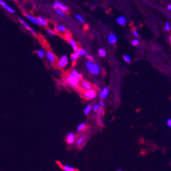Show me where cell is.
<instances>
[{
    "label": "cell",
    "mask_w": 171,
    "mask_h": 171,
    "mask_svg": "<svg viewBox=\"0 0 171 171\" xmlns=\"http://www.w3.org/2000/svg\"><path fill=\"white\" fill-rule=\"evenodd\" d=\"M79 74H80L78 73L77 70L76 69H74L73 72L69 74L68 77L66 78L65 82L68 85H70V86H72V87H76L78 83H79V81L81 80L80 77H79Z\"/></svg>",
    "instance_id": "cell-1"
},
{
    "label": "cell",
    "mask_w": 171,
    "mask_h": 171,
    "mask_svg": "<svg viewBox=\"0 0 171 171\" xmlns=\"http://www.w3.org/2000/svg\"><path fill=\"white\" fill-rule=\"evenodd\" d=\"M96 95H97V94H96V91L92 89H87V90L84 93L85 97L87 98V100L95 98L96 97Z\"/></svg>",
    "instance_id": "cell-2"
},
{
    "label": "cell",
    "mask_w": 171,
    "mask_h": 171,
    "mask_svg": "<svg viewBox=\"0 0 171 171\" xmlns=\"http://www.w3.org/2000/svg\"><path fill=\"white\" fill-rule=\"evenodd\" d=\"M53 8H54L55 9L61 10L62 11L64 12V13L65 12L68 11V7L65 6V5L63 4L62 3L59 2V1H55L54 4H53Z\"/></svg>",
    "instance_id": "cell-3"
},
{
    "label": "cell",
    "mask_w": 171,
    "mask_h": 171,
    "mask_svg": "<svg viewBox=\"0 0 171 171\" xmlns=\"http://www.w3.org/2000/svg\"><path fill=\"white\" fill-rule=\"evenodd\" d=\"M68 63V59L67 56L65 55H63V56L61 57L60 58L59 61H58V65L60 67V68H64V67L66 66Z\"/></svg>",
    "instance_id": "cell-4"
},
{
    "label": "cell",
    "mask_w": 171,
    "mask_h": 171,
    "mask_svg": "<svg viewBox=\"0 0 171 171\" xmlns=\"http://www.w3.org/2000/svg\"><path fill=\"white\" fill-rule=\"evenodd\" d=\"M76 141V136L74 135V133L70 132L66 136V142L69 145H72Z\"/></svg>",
    "instance_id": "cell-5"
},
{
    "label": "cell",
    "mask_w": 171,
    "mask_h": 171,
    "mask_svg": "<svg viewBox=\"0 0 171 171\" xmlns=\"http://www.w3.org/2000/svg\"><path fill=\"white\" fill-rule=\"evenodd\" d=\"M0 5H1V6H2L5 10H6L7 11L9 12V13H15V10H14L13 8H12V7L8 6V5L6 3H5L4 1H3V0H0Z\"/></svg>",
    "instance_id": "cell-6"
},
{
    "label": "cell",
    "mask_w": 171,
    "mask_h": 171,
    "mask_svg": "<svg viewBox=\"0 0 171 171\" xmlns=\"http://www.w3.org/2000/svg\"><path fill=\"white\" fill-rule=\"evenodd\" d=\"M117 41V37L115 34H110L108 36V42L110 44H115Z\"/></svg>",
    "instance_id": "cell-7"
},
{
    "label": "cell",
    "mask_w": 171,
    "mask_h": 171,
    "mask_svg": "<svg viewBox=\"0 0 171 171\" xmlns=\"http://www.w3.org/2000/svg\"><path fill=\"white\" fill-rule=\"evenodd\" d=\"M108 94H109V90L107 87H104L102 90L100 94V97L101 99H105V98H107V96H108Z\"/></svg>",
    "instance_id": "cell-8"
},
{
    "label": "cell",
    "mask_w": 171,
    "mask_h": 171,
    "mask_svg": "<svg viewBox=\"0 0 171 171\" xmlns=\"http://www.w3.org/2000/svg\"><path fill=\"white\" fill-rule=\"evenodd\" d=\"M67 40H68V41L69 42V44H70V46H72V49H74V51H77V50L79 49H78V46H77V42H76L74 40H72L71 38L70 37V36H68V37H67Z\"/></svg>",
    "instance_id": "cell-9"
},
{
    "label": "cell",
    "mask_w": 171,
    "mask_h": 171,
    "mask_svg": "<svg viewBox=\"0 0 171 171\" xmlns=\"http://www.w3.org/2000/svg\"><path fill=\"white\" fill-rule=\"evenodd\" d=\"M46 57H47L48 60L50 62H51V63H55V61H56V57H55L54 54L51 51H48L46 53Z\"/></svg>",
    "instance_id": "cell-10"
},
{
    "label": "cell",
    "mask_w": 171,
    "mask_h": 171,
    "mask_svg": "<svg viewBox=\"0 0 171 171\" xmlns=\"http://www.w3.org/2000/svg\"><path fill=\"white\" fill-rule=\"evenodd\" d=\"M18 20H19V21L20 22V23L23 24V26L25 27L26 29H28L29 31H30L31 32L33 33V34H35V35H36V33L35 32V31H34V29H33L32 28H31V27H29V25L27 23H26L25 20H24L23 19H22V18H18Z\"/></svg>",
    "instance_id": "cell-11"
},
{
    "label": "cell",
    "mask_w": 171,
    "mask_h": 171,
    "mask_svg": "<svg viewBox=\"0 0 171 171\" xmlns=\"http://www.w3.org/2000/svg\"><path fill=\"white\" fill-rule=\"evenodd\" d=\"M90 72L93 74H94V75H97V74H98L100 73V67H99V65H98V64H96V63H94V64H93L92 68H91Z\"/></svg>",
    "instance_id": "cell-12"
},
{
    "label": "cell",
    "mask_w": 171,
    "mask_h": 171,
    "mask_svg": "<svg viewBox=\"0 0 171 171\" xmlns=\"http://www.w3.org/2000/svg\"><path fill=\"white\" fill-rule=\"evenodd\" d=\"M37 20H38L39 25L44 26V27H46V26H47L48 22H47V20L45 19V18H42V17H38L37 18Z\"/></svg>",
    "instance_id": "cell-13"
},
{
    "label": "cell",
    "mask_w": 171,
    "mask_h": 171,
    "mask_svg": "<svg viewBox=\"0 0 171 171\" xmlns=\"http://www.w3.org/2000/svg\"><path fill=\"white\" fill-rule=\"evenodd\" d=\"M117 23H118L119 25H125V24H126V19H125V18L123 16L119 17L118 18H117Z\"/></svg>",
    "instance_id": "cell-14"
},
{
    "label": "cell",
    "mask_w": 171,
    "mask_h": 171,
    "mask_svg": "<svg viewBox=\"0 0 171 171\" xmlns=\"http://www.w3.org/2000/svg\"><path fill=\"white\" fill-rule=\"evenodd\" d=\"M25 17H27V18H28L29 20H31L32 23H35V24H36V25H39L38 20H37V18H35V17H33L32 15H29V14H27V15H25Z\"/></svg>",
    "instance_id": "cell-15"
},
{
    "label": "cell",
    "mask_w": 171,
    "mask_h": 171,
    "mask_svg": "<svg viewBox=\"0 0 171 171\" xmlns=\"http://www.w3.org/2000/svg\"><path fill=\"white\" fill-rule=\"evenodd\" d=\"M81 85L83 86V87H84L85 89H86L87 90V89H91L93 88V86L91 85L89 83L87 82V81H82L81 82Z\"/></svg>",
    "instance_id": "cell-16"
},
{
    "label": "cell",
    "mask_w": 171,
    "mask_h": 171,
    "mask_svg": "<svg viewBox=\"0 0 171 171\" xmlns=\"http://www.w3.org/2000/svg\"><path fill=\"white\" fill-rule=\"evenodd\" d=\"M80 56V55H79V53L78 52V51H74V53H72V55H71V59L72 60V61H76V60Z\"/></svg>",
    "instance_id": "cell-17"
},
{
    "label": "cell",
    "mask_w": 171,
    "mask_h": 171,
    "mask_svg": "<svg viewBox=\"0 0 171 171\" xmlns=\"http://www.w3.org/2000/svg\"><path fill=\"white\" fill-rule=\"evenodd\" d=\"M63 169L65 171H74L76 170V169L74 168V167L71 166H69V165H64L63 166Z\"/></svg>",
    "instance_id": "cell-18"
},
{
    "label": "cell",
    "mask_w": 171,
    "mask_h": 171,
    "mask_svg": "<svg viewBox=\"0 0 171 171\" xmlns=\"http://www.w3.org/2000/svg\"><path fill=\"white\" fill-rule=\"evenodd\" d=\"M93 106H91V105H88V106H87L85 108V109L83 110V113L85 115H87L88 114H89V112L91 111V109H92Z\"/></svg>",
    "instance_id": "cell-19"
},
{
    "label": "cell",
    "mask_w": 171,
    "mask_h": 171,
    "mask_svg": "<svg viewBox=\"0 0 171 171\" xmlns=\"http://www.w3.org/2000/svg\"><path fill=\"white\" fill-rule=\"evenodd\" d=\"M37 55L40 58H43L44 57V55H45V53H44V51L42 49H39L37 51Z\"/></svg>",
    "instance_id": "cell-20"
},
{
    "label": "cell",
    "mask_w": 171,
    "mask_h": 171,
    "mask_svg": "<svg viewBox=\"0 0 171 171\" xmlns=\"http://www.w3.org/2000/svg\"><path fill=\"white\" fill-rule=\"evenodd\" d=\"M98 54H99V55L100 57H104L106 56V52L104 49H100L99 50H98Z\"/></svg>",
    "instance_id": "cell-21"
},
{
    "label": "cell",
    "mask_w": 171,
    "mask_h": 171,
    "mask_svg": "<svg viewBox=\"0 0 171 171\" xmlns=\"http://www.w3.org/2000/svg\"><path fill=\"white\" fill-rule=\"evenodd\" d=\"M86 127V125L85 123H80L79 125H78L77 127V130L79 131H82L83 130V129Z\"/></svg>",
    "instance_id": "cell-22"
},
{
    "label": "cell",
    "mask_w": 171,
    "mask_h": 171,
    "mask_svg": "<svg viewBox=\"0 0 171 171\" xmlns=\"http://www.w3.org/2000/svg\"><path fill=\"white\" fill-rule=\"evenodd\" d=\"M77 51L79 53V55H80V56H84V55H87V51H86L85 49H78Z\"/></svg>",
    "instance_id": "cell-23"
},
{
    "label": "cell",
    "mask_w": 171,
    "mask_h": 171,
    "mask_svg": "<svg viewBox=\"0 0 171 171\" xmlns=\"http://www.w3.org/2000/svg\"><path fill=\"white\" fill-rule=\"evenodd\" d=\"M93 64H94V63H93V62L91 61H90V60H89V61H88L87 62V68L88 70H89V72L91 71V68H92Z\"/></svg>",
    "instance_id": "cell-24"
},
{
    "label": "cell",
    "mask_w": 171,
    "mask_h": 171,
    "mask_svg": "<svg viewBox=\"0 0 171 171\" xmlns=\"http://www.w3.org/2000/svg\"><path fill=\"white\" fill-rule=\"evenodd\" d=\"M57 30H58V32L63 33V32H65L66 29H65L64 26H63V25H59L58 27H57Z\"/></svg>",
    "instance_id": "cell-25"
},
{
    "label": "cell",
    "mask_w": 171,
    "mask_h": 171,
    "mask_svg": "<svg viewBox=\"0 0 171 171\" xmlns=\"http://www.w3.org/2000/svg\"><path fill=\"white\" fill-rule=\"evenodd\" d=\"M123 59H124V61H125V62H127V63H130L131 62V58L129 55H124Z\"/></svg>",
    "instance_id": "cell-26"
},
{
    "label": "cell",
    "mask_w": 171,
    "mask_h": 171,
    "mask_svg": "<svg viewBox=\"0 0 171 171\" xmlns=\"http://www.w3.org/2000/svg\"><path fill=\"white\" fill-rule=\"evenodd\" d=\"M139 44H140L139 40H137V39H134L132 41V45L134 46H138Z\"/></svg>",
    "instance_id": "cell-27"
},
{
    "label": "cell",
    "mask_w": 171,
    "mask_h": 171,
    "mask_svg": "<svg viewBox=\"0 0 171 171\" xmlns=\"http://www.w3.org/2000/svg\"><path fill=\"white\" fill-rule=\"evenodd\" d=\"M83 141H84L83 138V137H80V138H79V139H78L77 143V146L78 147H80L81 145H82V143H83Z\"/></svg>",
    "instance_id": "cell-28"
},
{
    "label": "cell",
    "mask_w": 171,
    "mask_h": 171,
    "mask_svg": "<svg viewBox=\"0 0 171 171\" xmlns=\"http://www.w3.org/2000/svg\"><path fill=\"white\" fill-rule=\"evenodd\" d=\"M47 32L48 34H49V35L51 36V37H53L55 35V32H53V31H52L51 29H47Z\"/></svg>",
    "instance_id": "cell-29"
},
{
    "label": "cell",
    "mask_w": 171,
    "mask_h": 171,
    "mask_svg": "<svg viewBox=\"0 0 171 171\" xmlns=\"http://www.w3.org/2000/svg\"><path fill=\"white\" fill-rule=\"evenodd\" d=\"M164 29H165L166 31H167V32H168V31H170V24H169L168 22H166V23H165Z\"/></svg>",
    "instance_id": "cell-30"
},
{
    "label": "cell",
    "mask_w": 171,
    "mask_h": 171,
    "mask_svg": "<svg viewBox=\"0 0 171 171\" xmlns=\"http://www.w3.org/2000/svg\"><path fill=\"white\" fill-rule=\"evenodd\" d=\"M56 13H57L59 15H61V16H64V15H65L64 12L62 11V10H59V9H56Z\"/></svg>",
    "instance_id": "cell-31"
},
{
    "label": "cell",
    "mask_w": 171,
    "mask_h": 171,
    "mask_svg": "<svg viewBox=\"0 0 171 171\" xmlns=\"http://www.w3.org/2000/svg\"><path fill=\"white\" fill-rule=\"evenodd\" d=\"M76 17H77V19L79 20V21H80V22H81V23H83V22H84V19H83V17H81V15H77V16H76Z\"/></svg>",
    "instance_id": "cell-32"
},
{
    "label": "cell",
    "mask_w": 171,
    "mask_h": 171,
    "mask_svg": "<svg viewBox=\"0 0 171 171\" xmlns=\"http://www.w3.org/2000/svg\"><path fill=\"white\" fill-rule=\"evenodd\" d=\"M92 108H93V110H94V111H98V110H100V105H98V104H96V105H95V106L93 107Z\"/></svg>",
    "instance_id": "cell-33"
},
{
    "label": "cell",
    "mask_w": 171,
    "mask_h": 171,
    "mask_svg": "<svg viewBox=\"0 0 171 171\" xmlns=\"http://www.w3.org/2000/svg\"><path fill=\"white\" fill-rule=\"evenodd\" d=\"M132 34H133V35L135 36V37L139 38V34H138V32H136V30H135V29H133V30H132Z\"/></svg>",
    "instance_id": "cell-34"
},
{
    "label": "cell",
    "mask_w": 171,
    "mask_h": 171,
    "mask_svg": "<svg viewBox=\"0 0 171 171\" xmlns=\"http://www.w3.org/2000/svg\"><path fill=\"white\" fill-rule=\"evenodd\" d=\"M166 123H167V125H168V127H171V119H169V120H167Z\"/></svg>",
    "instance_id": "cell-35"
},
{
    "label": "cell",
    "mask_w": 171,
    "mask_h": 171,
    "mask_svg": "<svg viewBox=\"0 0 171 171\" xmlns=\"http://www.w3.org/2000/svg\"><path fill=\"white\" fill-rule=\"evenodd\" d=\"M87 58L89 59L90 61H93V60H94V58H93L91 56H89V55H87Z\"/></svg>",
    "instance_id": "cell-36"
},
{
    "label": "cell",
    "mask_w": 171,
    "mask_h": 171,
    "mask_svg": "<svg viewBox=\"0 0 171 171\" xmlns=\"http://www.w3.org/2000/svg\"><path fill=\"white\" fill-rule=\"evenodd\" d=\"M104 102H102V101H101L100 102V106H104Z\"/></svg>",
    "instance_id": "cell-37"
},
{
    "label": "cell",
    "mask_w": 171,
    "mask_h": 171,
    "mask_svg": "<svg viewBox=\"0 0 171 171\" xmlns=\"http://www.w3.org/2000/svg\"><path fill=\"white\" fill-rule=\"evenodd\" d=\"M167 9H168V10H171V4L168 5V7H167Z\"/></svg>",
    "instance_id": "cell-38"
},
{
    "label": "cell",
    "mask_w": 171,
    "mask_h": 171,
    "mask_svg": "<svg viewBox=\"0 0 171 171\" xmlns=\"http://www.w3.org/2000/svg\"><path fill=\"white\" fill-rule=\"evenodd\" d=\"M170 42H171V36H170Z\"/></svg>",
    "instance_id": "cell-39"
},
{
    "label": "cell",
    "mask_w": 171,
    "mask_h": 171,
    "mask_svg": "<svg viewBox=\"0 0 171 171\" xmlns=\"http://www.w3.org/2000/svg\"><path fill=\"white\" fill-rule=\"evenodd\" d=\"M15 1H17V0H15Z\"/></svg>",
    "instance_id": "cell-40"
}]
</instances>
